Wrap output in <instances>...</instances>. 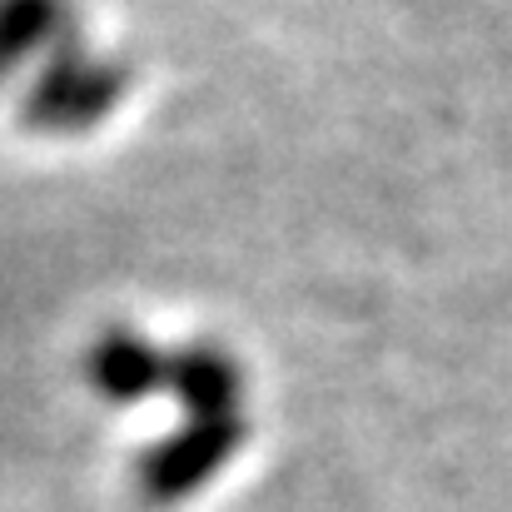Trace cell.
Listing matches in <instances>:
<instances>
[{"label": "cell", "instance_id": "6da1fadb", "mask_svg": "<svg viewBox=\"0 0 512 512\" xmlns=\"http://www.w3.org/2000/svg\"><path fill=\"white\" fill-rule=\"evenodd\" d=\"M125 90H130L125 65L90 55L80 45H65L30 80L20 100V120L40 135H80V130H95L125 100Z\"/></svg>", "mask_w": 512, "mask_h": 512}, {"label": "cell", "instance_id": "3957f363", "mask_svg": "<svg viewBox=\"0 0 512 512\" xmlns=\"http://www.w3.org/2000/svg\"><path fill=\"white\" fill-rule=\"evenodd\" d=\"M165 388L189 408V418H234L244 378L219 343H184L165 353Z\"/></svg>", "mask_w": 512, "mask_h": 512}, {"label": "cell", "instance_id": "277c9868", "mask_svg": "<svg viewBox=\"0 0 512 512\" xmlns=\"http://www.w3.org/2000/svg\"><path fill=\"white\" fill-rule=\"evenodd\" d=\"M85 373H90L100 398L135 403V398L165 388V353L145 334H135V329H105L100 339L90 343Z\"/></svg>", "mask_w": 512, "mask_h": 512}, {"label": "cell", "instance_id": "5b68a950", "mask_svg": "<svg viewBox=\"0 0 512 512\" xmlns=\"http://www.w3.org/2000/svg\"><path fill=\"white\" fill-rule=\"evenodd\" d=\"M70 25V0H0V80H10L35 55L50 60L55 50H65Z\"/></svg>", "mask_w": 512, "mask_h": 512}, {"label": "cell", "instance_id": "7a4b0ae2", "mask_svg": "<svg viewBox=\"0 0 512 512\" xmlns=\"http://www.w3.org/2000/svg\"><path fill=\"white\" fill-rule=\"evenodd\" d=\"M249 438V423L234 418H189L184 428H174L165 438H155L140 453V493L150 503H179L189 493H199Z\"/></svg>", "mask_w": 512, "mask_h": 512}]
</instances>
